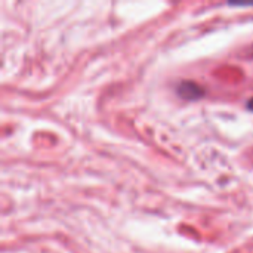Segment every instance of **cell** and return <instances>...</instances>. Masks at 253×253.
Masks as SVG:
<instances>
[{"label": "cell", "instance_id": "6da1fadb", "mask_svg": "<svg viewBox=\"0 0 253 253\" xmlns=\"http://www.w3.org/2000/svg\"><path fill=\"white\" fill-rule=\"evenodd\" d=\"M178 95L184 99H199L203 96L205 89L202 86H199L196 82H182L178 89H176Z\"/></svg>", "mask_w": 253, "mask_h": 253}, {"label": "cell", "instance_id": "7a4b0ae2", "mask_svg": "<svg viewBox=\"0 0 253 253\" xmlns=\"http://www.w3.org/2000/svg\"><path fill=\"white\" fill-rule=\"evenodd\" d=\"M246 107H248V110H251V111H253V98H251V99L248 101Z\"/></svg>", "mask_w": 253, "mask_h": 253}]
</instances>
